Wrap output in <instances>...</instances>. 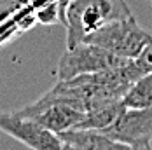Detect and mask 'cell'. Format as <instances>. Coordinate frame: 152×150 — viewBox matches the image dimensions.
Wrapping results in <instances>:
<instances>
[{"label":"cell","mask_w":152,"mask_h":150,"mask_svg":"<svg viewBox=\"0 0 152 150\" xmlns=\"http://www.w3.org/2000/svg\"><path fill=\"white\" fill-rule=\"evenodd\" d=\"M60 150H79L77 147H74L72 143H66V141H63V145H61Z\"/></svg>","instance_id":"8fae6325"},{"label":"cell","mask_w":152,"mask_h":150,"mask_svg":"<svg viewBox=\"0 0 152 150\" xmlns=\"http://www.w3.org/2000/svg\"><path fill=\"white\" fill-rule=\"evenodd\" d=\"M14 112L18 115L33 119L35 122H39L40 126H44L46 129L56 135L68 129H75L82 122L86 114L72 105H66L61 101H51L46 98H39L37 101L25 105L23 108H18Z\"/></svg>","instance_id":"8992f818"},{"label":"cell","mask_w":152,"mask_h":150,"mask_svg":"<svg viewBox=\"0 0 152 150\" xmlns=\"http://www.w3.org/2000/svg\"><path fill=\"white\" fill-rule=\"evenodd\" d=\"M151 40L152 35L138 25L135 16L108 21L84 39V42L100 45L126 60L137 58Z\"/></svg>","instance_id":"7a4b0ae2"},{"label":"cell","mask_w":152,"mask_h":150,"mask_svg":"<svg viewBox=\"0 0 152 150\" xmlns=\"http://www.w3.org/2000/svg\"><path fill=\"white\" fill-rule=\"evenodd\" d=\"M129 60L117 56L110 51L91 42H79L74 47H66L61 54L58 66H56V79L58 80H70L79 75H88L103 72L110 68H117L126 65Z\"/></svg>","instance_id":"3957f363"},{"label":"cell","mask_w":152,"mask_h":150,"mask_svg":"<svg viewBox=\"0 0 152 150\" xmlns=\"http://www.w3.org/2000/svg\"><path fill=\"white\" fill-rule=\"evenodd\" d=\"M126 106L122 103V100L119 101H114V103H108V105L98 106L94 110H89L84 114V119L82 122L77 126L75 129H94V131H102L108 127L110 124H114V120L121 115V112Z\"/></svg>","instance_id":"ba28073f"},{"label":"cell","mask_w":152,"mask_h":150,"mask_svg":"<svg viewBox=\"0 0 152 150\" xmlns=\"http://www.w3.org/2000/svg\"><path fill=\"white\" fill-rule=\"evenodd\" d=\"M0 131L31 150H60L63 140L30 117L16 112H0Z\"/></svg>","instance_id":"5b68a950"},{"label":"cell","mask_w":152,"mask_h":150,"mask_svg":"<svg viewBox=\"0 0 152 150\" xmlns=\"http://www.w3.org/2000/svg\"><path fill=\"white\" fill-rule=\"evenodd\" d=\"M131 61H133L137 72L140 74V77L145 74H151L152 72V40L145 45V49L138 54L137 58H133Z\"/></svg>","instance_id":"30bf717a"},{"label":"cell","mask_w":152,"mask_h":150,"mask_svg":"<svg viewBox=\"0 0 152 150\" xmlns=\"http://www.w3.org/2000/svg\"><path fill=\"white\" fill-rule=\"evenodd\" d=\"M58 136L63 141L72 143L79 150H133L129 145L94 129H68Z\"/></svg>","instance_id":"52a82bcc"},{"label":"cell","mask_w":152,"mask_h":150,"mask_svg":"<svg viewBox=\"0 0 152 150\" xmlns=\"http://www.w3.org/2000/svg\"><path fill=\"white\" fill-rule=\"evenodd\" d=\"M122 103L128 108H147L152 106V72L142 75L131 84L122 96Z\"/></svg>","instance_id":"9c48e42d"},{"label":"cell","mask_w":152,"mask_h":150,"mask_svg":"<svg viewBox=\"0 0 152 150\" xmlns=\"http://www.w3.org/2000/svg\"><path fill=\"white\" fill-rule=\"evenodd\" d=\"M102 133L129 145L133 150H152V106L124 108L121 115Z\"/></svg>","instance_id":"277c9868"},{"label":"cell","mask_w":152,"mask_h":150,"mask_svg":"<svg viewBox=\"0 0 152 150\" xmlns=\"http://www.w3.org/2000/svg\"><path fill=\"white\" fill-rule=\"evenodd\" d=\"M133 16L126 0H68L63 11L66 47H74L108 21Z\"/></svg>","instance_id":"6da1fadb"}]
</instances>
